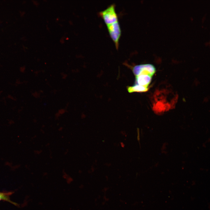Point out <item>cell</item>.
<instances>
[{"mask_svg": "<svg viewBox=\"0 0 210 210\" xmlns=\"http://www.w3.org/2000/svg\"><path fill=\"white\" fill-rule=\"evenodd\" d=\"M99 14L106 24L118 21V16L114 4L111 5L105 9L100 11Z\"/></svg>", "mask_w": 210, "mask_h": 210, "instance_id": "cell-1", "label": "cell"}, {"mask_svg": "<svg viewBox=\"0 0 210 210\" xmlns=\"http://www.w3.org/2000/svg\"><path fill=\"white\" fill-rule=\"evenodd\" d=\"M63 128L62 127H60L58 129V130L59 131H62L63 130Z\"/></svg>", "mask_w": 210, "mask_h": 210, "instance_id": "cell-8", "label": "cell"}, {"mask_svg": "<svg viewBox=\"0 0 210 210\" xmlns=\"http://www.w3.org/2000/svg\"><path fill=\"white\" fill-rule=\"evenodd\" d=\"M110 35L118 49L119 41L121 34V30L118 21L106 24Z\"/></svg>", "mask_w": 210, "mask_h": 210, "instance_id": "cell-2", "label": "cell"}, {"mask_svg": "<svg viewBox=\"0 0 210 210\" xmlns=\"http://www.w3.org/2000/svg\"><path fill=\"white\" fill-rule=\"evenodd\" d=\"M132 71L135 76L140 74H148L153 76L156 72L155 66L150 64H140L135 66Z\"/></svg>", "mask_w": 210, "mask_h": 210, "instance_id": "cell-3", "label": "cell"}, {"mask_svg": "<svg viewBox=\"0 0 210 210\" xmlns=\"http://www.w3.org/2000/svg\"><path fill=\"white\" fill-rule=\"evenodd\" d=\"M12 192H0V201L4 200L8 202L15 205L18 206V204L10 200L9 196L12 194Z\"/></svg>", "mask_w": 210, "mask_h": 210, "instance_id": "cell-6", "label": "cell"}, {"mask_svg": "<svg viewBox=\"0 0 210 210\" xmlns=\"http://www.w3.org/2000/svg\"><path fill=\"white\" fill-rule=\"evenodd\" d=\"M152 76L142 74L135 76V84L148 87L152 80Z\"/></svg>", "mask_w": 210, "mask_h": 210, "instance_id": "cell-4", "label": "cell"}, {"mask_svg": "<svg viewBox=\"0 0 210 210\" xmlns=\"http://www.w3.org/2000/svg\"><path fill=\"white\" fill-rule=\"evenodd\" d=\"M148 87L135 84L132 86L128 87L127 88V91L129 93L134 92H144L148 91Z\"/></svg>", "mask_w": 210, "mask_h": 210, "instance_id": "cell-5", "label": "cell"}, {"mask_svg": "<svg viewBox=\"0 0 210 210\" xmlns=\"http://www.w3.org/2000/svg\"><path fill=\"white\" fill-rule=\"evenodd\" d=\"M42 150H34V152L35 154L38 155V154H41L42 153Z\"/></svg>", "mask_w": 210, "mask_h": 210, "instance_id": "cell-7", "label": "cell"}]
</instances>
